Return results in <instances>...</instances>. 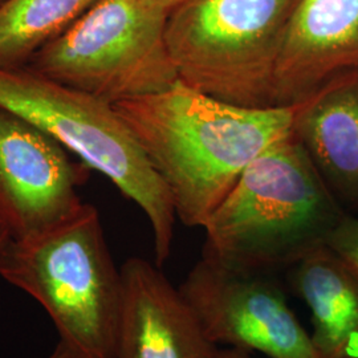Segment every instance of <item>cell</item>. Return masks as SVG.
I'll return each mask as SVG.
<instances>
[{"label": "cell", "instance_id": "8", "mask_svg": "<svg viewBox=\"0 0 358 358\" xmlns=\"http://www.w3.org/2000/svg\"><path fill=\"white\" fill-rule=\"evenodd\" d=\"M90 173L47 133L0 105V227L11 241L73 215Z\"/></svg>", "mask_w": 358, "mask_h": 358}, {"label": "cell", "instance_id": "20", "mask_svg": "<svg viewBox=\"0 0 358 358\" xmlns=\"http://www.w3.org/2000/svg\"><path fill=\"white\" fill-rule=\"evenodd\" d=\"M1 1H3V0H0V3H1Z\"/></svg>", "mask_w": 358, "mask_h": 358}, {"label": "cell", "instance_id": "12", "mask_svg": "<svg viewBox=\"0 0 358 358\" xmlns=\"http://www.w3.org/2000/svg\"><path fill=\"white\" fill-rule=\"evenodd\" d=\"M294 267V284L306 301L320 358L358 357V276L324 244Z\"/></svg>", "mask_w": 358, "mask_h": 358}, {"label": "cell", "instance_id": "15", "mask_svg": "<svg viewBox=\"0 0 358 358\" xmlns=\"http://www.w3.org/2000/svg\"><path fill=\"white\" fill-rule=\"evenodd\" d=\"M142 1L169 13H171L173 10H176L177 7H179L180 4H183L187 0H142Z\"/></svg>", "mask_w": 358, "mask_h": 358}, {"label": "cell", "instance_id": "7", "mask_svg": "<svg viewBox=\"0 0 358 358\" xmlns=\"http://www.w3.org/2000/svg\"><path fill=\"white\" fill-rule=\"evenodd\" d=\"M178 288L214 345L268 358H320L268 273L227 268L202 257Z\"/></svg>", "mask_w": 358, "mask_h": 358}, {"label": "cell", "instance_id": "11", "mask_svg": "<svg viewBox=\"0 0 358 358\" xmlns=\"http://www.w3.org/2000/svg\"><path fill=\"white\" fill-rule=\"evenodd\" d=\"M294 106V138L346 214L358 217V68Z\"/></svg>", "mask_w": 358, "mask_h": 358}, {"label": "cell", "instance_id": "4", "mask_svg": "<svg viewBox=\"0 0 358 358\" xmlns=\"http://www.w3.org/2000/svg\"><path fill=\"white\" fill-rule=\"evenodd\" d=\"M0 105L23 115L138 206L153 231L155 264H165L174 241V201L112 103L24 66L0 68Z\"/></svg>", "mask_w": 358, "mask_h": 358}, {"label": "cell", "instance_id": "10", "mask_svg": "<svg viewBox=\"0 0 358 358\" xmlns=\"http://www.w3.org/2000/svg\"><path fill=\"white\" fill-rule=\"evenodd\" d=\"M358 68V0H297L275 73V105L304 101L332 77Z\"/></svg>", "mask_w": 358, "mask_h": 358}, {"label": "cell", "instance_id": "5", "mask_svg": "<svg viewBox=\"0 0 358 358\" xmlns=\"http://www.w3.org/2000/svg\"><path fill=\"white\" fill-rule=\"evenodd\" d=\"M297 0H187L167 15L179 81L244 108L275 105V73Z\"/></svg>", "mask_w": 358, "mask_h": 358}, {"label": "cell", "instance_id": "18", "mask_svg": "<svg viewBox=\"0 0 358 358\" xmlns=\"http://www.w3.org/2000/svg\"><path fill=\"white\" fill-rule=\"evenodd\" d=\"M8 242H10V235L7 234V231L0 227V255H1V252H3L4 247L7 245Z\"/></svg>", "mask_w": 358, "mask_h": 358}, {"label": "cell", "instance_id": "1", "mask_svg": "<svg viewBox=\"0 0 358 358\" xmlns=\"http://www.w3.org/2000/svg\"><path fill=\"white\" fill-rule=\"evenodd\" d=\"M173 196L177 219L205 227L255 158L294 134V106L244 108L177 81L115 103Z\"/></svg>", "mask_w": 358, "mask_h": 358}, {"label": "cell", "instance_id": "9", "mask_svg": "<svg viewBox=\"0 0 358 358\" xmlns=\"http://www.w3.org/2000/svg\"><path fill=\"white\" fill-rule=\"evenodd\" d=\"M120 269L122 300L115 358H215L219 346L207 338L161 267L129 257Z\"/></svg>", "mask_w": 358, "mask_h": 358}, {"label": "cell", "instance_id": "13", "mask_svg": "<svg viewBox=\"0 0 358 358\" xmlns=\"http://www.w3.org/2000/svg\"><path fill=\"white\" fill-rule=\"evenodd\" d=\"M96 0H3L0 68H24Z\"/></svg>", "mask_w": 358, "mask_h": 358}, {"label": "cell", "instance_id": "2", "mask_svg": "<svg viewBox=\"0 0 358 358\" xmlns=\"http://www.w3.org/2000/svg\"><path fill=\"white\" fill-rule=\"evenodd\" d=\"M346 217L294 134L260 154L203 227L202 257L238 271L296 266Z\"/></svg>", "mask_w": 358, "mask_h": 358}, {"label": "cell", "instance_id": "6", "mask_svg": "<svg viewBox=\"0 0 358 358\" xmlns=\"http://www.w3.org/2000/svg\"><path fill=\"white\" fill-rule=\"evenodd\" d=\"M167 15L142 0H96L27 66L112 105L164 92L179 80Z\"/></svg>", "mask_w": 358, "mask_h": 358}, {"label": "cell", "instance_id": "16", "mask_svg": "<svg viewBox=\"0 0 358 358\" xmlns=\"http://www.w3.org/2000/svg\"><path fill=\"white\" fill-rule=\"evenodd\" d=\"M215 358H251V353L236 348H224V349L217 348Z\"/></svg>", "mask_w": 358, "mask_h": 358}, {"label": "cell", "instance_id": "14", "mask_svg": "<svg viewBox=\"0 0 358 358\" xmlns=\"http://www.w3.org/2000/svg\"><path fill=\"white\" fill-rule=\"evenodd\" d=\"M328 245L341 256L346 264L358 276V217L346 214L341 223L333 231Z\"/></svg>", "mask_w": 358, "mask_h": 358}, {"label": "cell", "instance_id": "19", "mask_svg": "<svg viewBox=\"0 0 358 358\" xmlns=\"http://www.w3.org/2000/svg\"><path fill=\"white\" fill-rule=\"evenodd\" d=\"M349 358H358V357H349Z\"/></svg>", "mask_w": 358, "mask_h": 358}, {"label": "cell", "instance_id": "3", "mask_svg": "<svg viewBox=\"0 0 358 358\" xmlns=\"http://www.w3.org/2000/svg\"><path fill=\"white\" fill-rule=\"evenodd\" d=\"M0 276L45 309L73 357L115 358L122 278L94 206L84 202L51 229L10 239Z\"/></svg>", "mask_w": 358, "mask_h": 358}, {"label": "cell", "instance_id": "17", "mask_svg": "<svg viewBox=\"0 0 358 358\" xmlns=\"http://www.w3.org/2000/svg\"><path fill=\"white\" fill-rule=\"evenodd\" d=\"M47 358H75L72 355H71V352L65 348V346L62 345L60 343L56 345V348L53 349V352H52L51 355L48 356Z\"/></svg>", "mask_w": 358, "mask_h": 358}]
</instances>
